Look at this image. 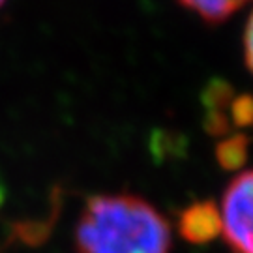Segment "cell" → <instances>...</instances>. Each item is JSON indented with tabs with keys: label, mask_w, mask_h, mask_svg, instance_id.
Masks as SVG:
<instances>
[{
	"label": "cell",
	"mask_w": 253,
	"mask_h": 253,
	"mask_svg": "<svg viewBox=\"0 0 253 253\" xmlns=\"http://www.w3.org/2000/svg\"><path fill=\"white\" fill-rule=\"evenodd\" d=\"M252 0H178L182 8L195 13L208 25H219Z\"/></svg>",
	"instance_id": "obj_6"
},
{
	"label": "cell",
	"mask_w": 253,
	"mask_h": 253,
	"mask_svg": "<svg viewBox=\"0 0 253 253\" xmlns=\"http://www.w3.org/2000/svg\"><path fill=\"white\" fill-rule=\"evenodd\" d=\"M242 45H244V62L248 66V70L253 73V11L248 17V23H246Z\"/></svg>",
	"instance_id": "obj_9"
},
{
	"label": "cell",
	"mask_w": 253,
	"mask_h": 253,
	"mask_svg": "<svg viewBox=\"0 0 253 253\" xmlns=\"http://www.w3.org/2000/svg\"><path fill=\"white\" fill-rule=\"evenodd\" d=\"M178 235L190 244H208L221 235L219 205L212 199L195 201L184 207L176 217Z\"/></svg>",
	"instance_id": "obj_3"
},
{
	"label": "cell",
	"mask_w": 253,
	"mask_h": 253,
	"mask_svg": "<svg viewBox=\"0 0 253 253\" xmlns=\"http://www.w3.org/2000/svg\"><path fill=\"white\" fill-rule=\"evenodd\" d=\"M221 235L233 253H253V169L227 184L221 205Z\"/></svg>",
	"instance_id": "obj_2"
},
{
	"label": "cell",
	"mask_w": 253,
	"mask_h": 253,
	"mask_svg": "<svg viewBox=\"0 0 253 253\" xmlns=\"http://www.w3.org/2000/svg\"><path fill=\"white\" fill-rule=\"evenodd\" d=\"M2 2H4V0H0V6H2Z\"/></svg>",
	"instance_id": "obj_11"
},
{
	"label": "cell",
	"mask_w": 253,
	"mask_h": 253,
	"mask_svg": "<svg viewBox=\"0 0 253 253\" xmlns=\"http://www.w3.org/2000/svg\"><path fill=\"white\" fill-rule=\"evenodd\" d=\"M4 201H6V188L0 184V208H2V205H4Z\"/></svg>",
	"instance_id": "obj_10"
},
{
	"label": "cell",
	"mask_w": 253,
	"mask_h": 253,
	"mask_svg": "<svg viewBox=\"0 0 253 253\" xmlns=\"http://www.w3.org/2000/svg\"><path fill=\"white\" fill-rule=\"evenodd\" d=\"M56 219L54 216H51L47 221H21L11 227V238L19 240L21 244L27 246H38L45 240L51 229H53V221Z\"/></svg>",
	"instance_id": "obj_7"
},
{
	"label": "cell",
	"mask_w": 253,
	"mask_h": 253,
	"mask_svg": "<svg viewBox=\"0 0 253 253\" xmlns=\"http://www.w3.org/2000/svg\"><path fill=\"white\" fill-rule=\"evenodd\" d=\"M77 253H171L169 221L139 195H90L75 225Z\"/></svg>",
	"instance_id": "obj_1"
},
{
	"label": "cell",
	"mask_w": 253,
	"mask_h": 253,
	"mask_svg": "<svg viewBox=\"0 0 253 253\" xmlns=\"http://www.w3.org/2000/svg\"><path fill=\"white\" fill-rule=\"evenodd\" d=\"M235 86L225 79L214 77L205 84L201 92V103L205 109L203 126L212 137H223L233 131L229 120V105L235 98Z\"/></svg>",
	"instance_id": "obj_4"
},
{
	"label": "cell",
	"mask_w": 253,
	"mask_h": 253,
	"mask_svg": "<svg viewBox=\"0 0 253 253\" xmlns=\"http://www.w3.org/2000/svg\"><path fill=\"white\" fill-rule=\"evenodd\" d=\"M229 120L236 129L253 126V94H235L229 105Z\"/></svg>",
	"instance_id": "obj_8"
},
{
	"label": "cell",
	"mask_w": 253,
	"mask_h": 253,
	"mask_svg": "<svg viewBox=\"0 0 253 253\" xmlns=\"http://www.w3.org/2000/svg\"><path fill=\"white\" fill-rule=\"evenodd\" d=\"M250 146H252V139L244 131H231L223 135L214 148L217 165L225 171L242 169L250 158Z\"/></svg>",
	"instance_id": "obj_5"
}]
</instances>
